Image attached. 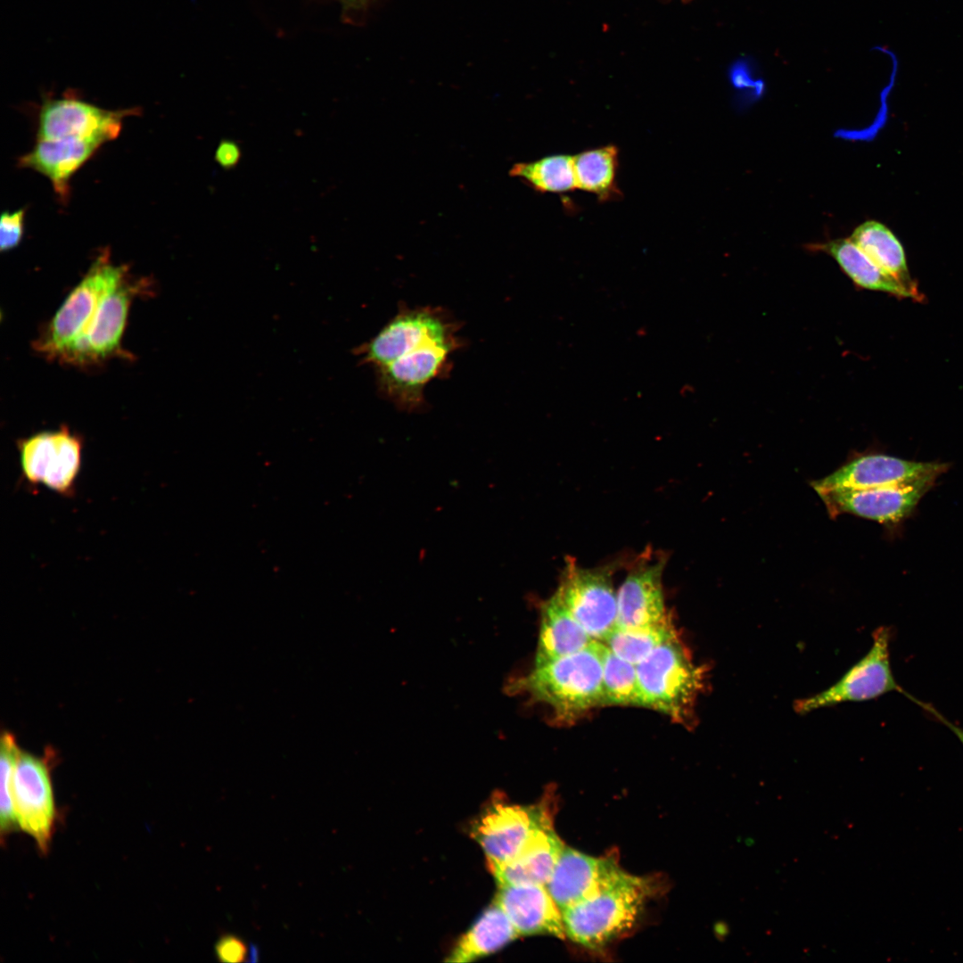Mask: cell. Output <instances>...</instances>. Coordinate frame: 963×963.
<instances>
[{
  "mask_svg": "<svg viewBox=\"0 0 963 963\" xmlns=\"http://www.w3.org/2000/svg\"><path fill=\"white\" fill-rule=\"evenodd\" d=\"M602 648V641L594 640L578 652L534 664L506 691L547 704L559 720H574L604 705Z\"/></svg>",
  "mask_w": 963,
  "mask_h": 963,
  "instance_id": "cell-1",
  "label": "cell"
},
{
  "mask_svg": "<svg viewBox=\"0 0 963 963\" xmlns=\"http://www.w3.org/2000/svg\"><path fill=\"white\" fill-rule=\"evenodd\" d=\"M653 892L649 878L619 868L594 893L561 912L565 935L586 948L602 949L634 926Z\"/></svg>",
  "mask_w": 963,
  "mask_h": 963,
  "instance_id": "cell-2",
  "label": "cell"
},
{
  "mask_svg": "<svg viewBox=\"0 0 963 963\" xmlns=\"http://www.w3.org/2000/svg\"><path fill=\"white\" fill-rule=\"evenodd\" d=\"M636 667L643 707L658 711L679 723L692 720L706 671L694 663L677 634Z\"/></svg>",
  "mask_w": 963,
  "mask_h": 963,
  "instance_id": "cell-3",
  "label": "cell"
},
{
  "mask_svg": "<svg viewBox=\"0 0 963 963\" xmlns=\"http://www.w3.org/2000/svg\"><path fill=\"white\" fill-rule=\"evenodd\" d=\"M127 275L126 266L114 265L107 251L101 253L36 340V350L62 361L85 333L103 296Z\"/></svg>",
  "mask_w": 963,
  "mask_h": 963,
  "instance_id": "cell-4",
  "label": "cell"
},
{
  "mask_svg": "<svg viewBox=\"0 0 963 963\" xmlns=\"http://www.w3.org/2000/svg\"><path fill=\"white\" fill-rule=\"evenodd\" d=\"M458 329L457 323L441 308L401 306L358 353L364 364L376 368L424 345L458 340Z\"/></svg>",
  "mask_w": 963,
  "mask_h": 963,
  "instance_id": "cell-5",
  "label": "cell"
},
{
  "mask_svg": "<svg viewBox=\"0 0 963 963\" xmlns=\"http://www.w3.org/2000/svg\"><path fill=\"white\" fill-rule=\"evenodd\" d=\"M893 629L877 628L868 652L852 665L833 686L811 696L794 703L797 713H808L819 708L844 702H863L876 699L890 692H906L895 680L890 663V644Z\"/></svg>",
  "mask_w": 963,
  "mask_h": 963,
  "instance_id": "cell-6",
  "label": "cell"
},
{
  "mask_svg": "<svg viewBox=\"0 0 963 963\" xmlns=\"http://www.w3.org/2000/svg\"><path fill=\"white\" fill-rule=\"evenodd\" d=\"M613 572L612 565L584 568L568 558L556 591L574 619L597 641H604L616 627Z\"/></svg>",
  "mask_w": 963,
  "mask_h": 963,
  "instance_id": "cell-7",
  "label": "cell"
},
{
  "mask_svg": "<svg viewBox=\"0 0 963 963\" xmlns=\"http://www.w3.org/2000/svg\"><path fill=\"white\" fill-rule=\"evenodd\" d=\"M22 479L63 496L75 493L83 451V440L65 426L41 432L17 442Z\"/></svg>",
  "mask_w": 963,
  "mask_h": 963,
  "instance_id": "cell-8",
  "label": "cell"
},
{
  "mask_svg": "<svg viewBox=\"0 0 963 963\" xmlns=\"http://www.w3.org/2000/svg\"><path fill=\"white\" fill-rule=\"evenodd\" d=\"M550 802L514 805L495 802L473 823L471 836L479 844L489 868L513 859L539 830L552 827Z\"/></svg>",
  "mask_w": 963,
  "mask_h": 963,
  "instance_id": "cell-9",
  "label": "cell"
},
{
  "mask_svg": "<svg viewBox=\"0 0 963 963\" xmlns=\"http://www.w3.org/2000/svg\"><path fill=\"white\" fill-rule=\"evenodd\" d=\"M461 346L459 339L427 344L376 367L379 391L401 409L422 407L424 387L449 374V357Z\"/></svg>",
  "mask_w": 963,
  "mask_h": 963,
  "instance_id": "cell-10",
  "label": "cell"
},
{
  "mask_svg": "<svg viewBox=\"0 0 963 963\" xmlns=\"http://www.w3.org/2000/svg\"><path fill=\"white\" fill-rule=\"evenodd\" d=\"M136 109L111 111L70 93L61 98L44 99L39 110L37 140L78 138L102 145L120 133L125 117Z\"/></svg>",
  "mask_w": 963,
  "mask_h": 963,
  "instance_id": "cell-11",
  "label": "cell"
},
{
  "mask_svg": "<svg viewBox=\"0 0 963 963\" xmlns=\"http://www.w3.org/2000/svg\"><path fill=\"white\" fill-rule=\"evenodd\" d=\"M146 286L131 281L128 275L103 296L83 335L61 362L76 366L100 364L121 352L129 307L136 294Z\"/></svg>",
  "mask_w": 963,
  "mask_h": 963,
  "instance_id": "cell-12",
  "label": "cell"
},
{
  "mask_svg": "<svg viewBox=\"0 0 963 963\" xmlns=\"http://www.w3.org/2000/svg\"><path fill=\"white\" fill-rule=\"evenodd\" d=\"M51 756L38 757L21 751L13 778L19 827L32 836L42 853L49 850L57 818Z\"/></svg>",
  "mask_w": 963,
  "mask_h": 963,
  "instance_id": "cell-13",
  "label": "cell"
},
{
  "mask_svg": "<svg viewBox=\"0 0 963 963\" xmlns=\"http://www.w3.org/2000/svg\"><path fill=\"white\" fill-rule=\"evenodd\" d=\"M935 479L864 490H818L830 514H852L879 523H896L908 515Z\"/></svg>",
  "mask_w": 963,
  "mask_h": 963,
  "instance_id": "cell-14",
  "label": "cell"
},
{
  "mask_svg": "<svg viewBox=\"0 0 963 963\" xmlns=\"http://www.w3.org/2000/svg\"><path fill=\"white\" fill-rule=\"evenodd\" d=\"M665 563L663 556L649 555L632 566L617 591L616 627H646L670 619L663 588Z\"/></svg>",
  "mask_w": 963,
  "mask_h": 963,
  "instance_id": "cell-15",
  "label": "cell"
},
{
  "mask_svg": "<svg viewBox=\"0 0 963 963\" xmlns=\"http://www.w3.org/2000/svg\"><path fill=\"white\" fill-rule=\"evenodd\" d=\"M945 465L903 460L885 455L863 456L812 482L818 490H864L936 479Z\"/></svg>",
  "mask_w": 963,
  "mask_h": 963,
  "instance_id": "cell-16",
  "label": "cell"
},
{
  "mask_svg": "<svg viewBox=\"0 0 963 963\" xmlns=\"http://www.w3.org/2000/svg\"><path fill=\"white\" fill-rule=\"evenodd\" d=\"M494 901L519 935L548 934L564 938L561 910L543 885H501Z\"/></svg>",
  "mask_w": 963,
  "mask_h": 963,
  "instance_id": "cell-17",
  "label": "cell"
},
{
  "mask_svg": "<svg viewBox=\"0 0 963 963\" xmlns=\"http://www.w3.org/2000/svg\"><path fill=\"white\" fill-rule=\"evenodd\" d=\"M620 867L613 858H595L563 849L546 886L561 912L594 893Z\"/></svg>",
  "mask_w": 963,
  "mask_h": 963,
  "instance_id": "cell-18",
  "label": "cell"
},
{
  "mask_svg": "<svg viewBox=\"0 0 963 963\" xmlns=\"http://www.w3.org/2000/svg\"><path fill=\"white\" fill-rule=\"evenodd\" d=\"M101 146L97 142L78 138L37 140L18 164L47 177L57 195L67 200L70 178Z\"/></svg>",
  "mask_w": 963,
  "mask_h": 963,
  "instance_id": "cell-19",
  "label": "cell"
},
{
  "mask_svg": "<svg viewBox=\"0 0 963 963\" xmlns=\"http://www.w3.org/2000/svg\"><path fill=\"white\" fill-rule=\"evenodd\" d=\"M564 848L553 827H549L535 833L513 859L490 870L498 885H546Z\"/></svg>",
  "mask_w": 963,
  "mask_h": 963,
  "instance_id": "cell-20",
  "label": "cell"
},
{
  "mask_svg": "<svg viewBox=\"0 0 963 963\" xmlns=\"http://www.w3.org/2000/svg\"><path fill=\"white\" fill-rule=\"evenodd\" d=\"M832 257L855 285L900 298L920 300L918 290L908 287L874 263L850 238L811 245Z\"/></svg>",
  "mask_w": 963,
  "mask_h": 963,
  "instance_id": "cell-21",
  "label": "cell"
},
{
  "mask_svg": "<svg viewBox=\"0 0 963 963\" xmlns=\"http://www.w3.org/2000/svg\"><path fill=\"white\" fill-rule=\"evenodd\" d=\"M593 641L556 592L541 604L534 664L573 654Z\"/></svg>",
  "mask_w": 963,
  "mask_h": 963,
  "instance_id": "cell-22",
  "label": "cell"
},
{
  "mask_svg": "<svg viewBox=\"0 0 963 963\" xmlns=\"http://www.w3.org/2000/svg\"><path fill=\"white\" fill-rule=\"evenodd\" d=\"M518 936L503 910L493 901L460 937L446 960L470 962L503 948Z\"/></svg>",
  "mask_w": 963,
  "mask_h": 963,
  "instance_id": "cell-23",
  "label": "cell"
},
{
  "mask_svg": "<svg viewBox=\"0 0 963 963\" xmlns=\"http://www.w3.org/2000/svg\"><path fill=\"white\" fill-rule=\"evenodd\" d=\"M577 189L597 196L599 202L621 197L617 183L619 149L607 144L572 155Z\"/></svg>",
  "mask_w": 963,
  "mask_h": 963,
  "instance_id": "cell-24",
  "label": "cell"
},
{
  "mask_svg": "<svg viewBox=\"0 0 963 963\" xmlns=\"http://www.w3.org/2000/svg\"><path fill=\"white\" fill-rule=\"evenodd\" d=\"M850 239L884 271L918 290L909 273L904 249L886 226L875 220L866 221L854 229Z\"/></svg>",
  "mask_w": 963,
  "mask_h": 963,
  "instance_id": "cell-25",
  "label": "cell"
},
{
  "mask_svg": "<svg viewBox=\"0 0 963 963\" xmlns=\"http://www.w3.org/2000/svg\"><path fill=\"white\" fill-rule=\"evenodd\" d=\"M509 175L541 193H564L577 189L572 156L568 154H553L533 161L515 163Z\"/></svg>",
  "mask_w": 963,
  "mask_h": 963,
  "instance_id": "cell-26",
  "label": "cell"
},
{
  "mask_svg": "<svg viewBox=\"0 0 963 963\" xmlns=\"http://www.w3.org/2000/svg\"><path fill=\"white\" fill-rule=\"evenodd\" d=\"M677 632L669 619L660 624L623 629L615 627L602 641L619 657L637 665Z\"/></svg>",
  "mask_w": 963,
  "mask_h": 963,
  "instance_id": "cell-27",
  "label": "cell"
},
{
  "mask_svg": "<svg viewBox=\"0 0 963 963\" xmlns=\"http://www.w3.org/2000/svg\"><path fill=\"white\" fill-rule=\"evenodd\" d=\"M602 663L604 705L642 706L636 665L616 655L604 643Z\"/></svg>",
  "mask_w": 963,
  "mask_h": 963,
  "instance_id": "cell-28",
  "label": "cell"
},
{
  "mask_svg": "<svg viewBox=\"0 0 963 963\" xmlns=\"http://www.w3.org/2000/svg\"><path fill=\"white\" fill-rule=\"evenodd\" d=\"M13 735L5 732L1 737V811L0 829L2 843L4 837L20 828L15 811L13 778L18 757L21 753Z\"/></svg>",
  "mask_w": 963,
  "mask_h": 963,
  "instance_id": "cell-29",
  "label": "cell"
},
{
  "mask_svg": "<svg viewBox=\"0 0 963 963\" xmlns=\"http://www.w3.org/2000/svg\"><path fill=\"white\" fill-rule=\"evenodd\" d=\"M215 955L222 962H255L259 951L236 934L221 935L215 944Z\"/></svg>",
  "mask_w": 963,
  "mask_h": 963,
  "instance_id": "cell-30",
  "label": "cell"
},
{
  "mask_svg": "<svg viewBox=\"0 0 963 963\" xmlns=\"http://www.w3.org/2000/svg\"><path fill=\"white\" fill-rule=\"evenodd\" d=\"M25 208L10 212L4 211L0 221V250L10 251L17 247L24 234Z\"/></svg>",
  "mask_w": 963,
  "mask_h": 963,
  "instance_id": "cell-31",
  "label": "cell"
},
{
  "mask_svg": "<svg viewBox=\"0 0 963 963\" xmlns=\"http://www.w3.org/2000/svg\"><path fill=\"white\" fill-rule=\"evenodd\" d=\"M241 159L239 146L232 141H222L215 152L216 161L223 168L235 167Z\"/></svg>",
  "mask_w": 963,
  "mask_h": 963,
  "instance_id": "cell-32",
  "label": "cell"
},
{
  "mask_svg": "<svg viewBox=\"0 0 963 963\" xmlns=\"http://www.w3.org/2000/svg\"><path fill=\"white\" fill-rule=\"evenodd\" d=\"M910 700L920 706L926 713L931 715L937 721H940L945 725L953 734L958 737L961 745H963V728L959 725L951 722L945 716H943L934 705L922 702L914 696H911Z\"/></svg>",
  "mask_w": 963,
  "mask_h": 963,
  "instance_id": "cell-33",
  "label": "cell"
},
{
  "mask_svg": "<svg viewBox=\"0 0 963 963\" xmlns=\"http://www.w3.org/2000/svg\"><path fill=\"white\" fill-rule=\"evenodd\" d=\"M682 1H684V2H688V1H690V0H682Z\"/></svg>",
  "mask_w": 963,
  "mask_h": 963,
  "instance_id": "cell-34",
  "label": "cell"
}]
</instances>
